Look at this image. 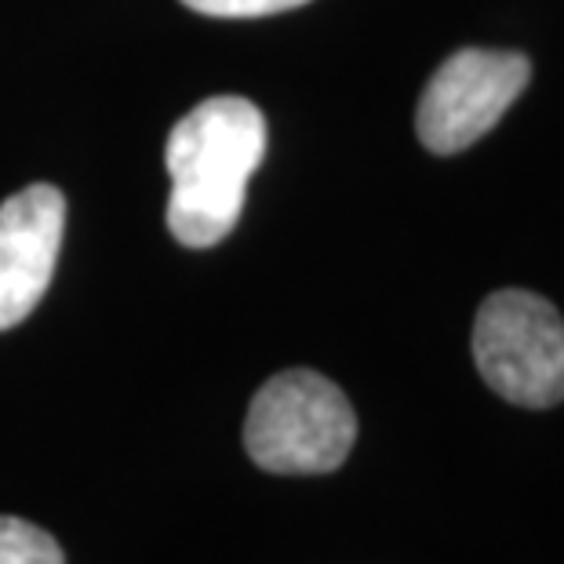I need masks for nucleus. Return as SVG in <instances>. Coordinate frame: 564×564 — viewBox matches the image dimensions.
Wrapping results in <instances>:
<instances>
[{
  "mask_svg": "<svg viewBox=\"0 0 564 564\" xmlns=\"http://www.w3.org/2000/svg\"><path fill=\"white\" fill-rule=\"evenodd\" d=\"M267 153V121L241 95L194 106L167 135V230L186 248H215L245 212L248 178Z\"/></svg>",
  "mask_w": 564,
  "mask_h": 564,
  "instance_id": "1",
  "label": "nucleus"
},
{
  "mask_svg": "<svg viewBox=\"0 0 564 564\" xmlns=\"http://www.w3.org/2000/svg\"><path fill=\"white\" fill-rule=\"evenodd\" d=\"M357 441V415L332 379L310 368L273 376L245 419V448L270 474L310 477L332 474Z\"/></svg>",
  "mask_w": 564,
  "mask_h": 564,
  "instance_id": "2",
  "label": "nucleus"
},
{
  "mask_svg": "<svg viewBox=\"0 0 564 564\" xmlns=\"http://www.w3.org/2000/svg\"><path fill=\"white\" fill-rule=\"evenodd\" d=\"M474 361L502 401L554 408L564 401V317L521 288L488 295L474 324Z\"/></svg>",
  "mask_w": 564,
  "mask_h": 564,
  "instance_id": "3",
  "label": "nucleus"
},
{
  "mask_svg": "<svg viewBox=\"0 0 564 564\" xmlns=\"http://www.w3.org/2000/svg\"><path fill=\"white\" fill-rule=\"evenodd\" d=\"M532 63L521 52L463 47L430 77L415 110V131L430 153L470 150L502 121L513 99L528 88Z\"/></svg>",
  "mask_w": 564,
  "mask_h": 564,
  "instance_id": "4",
  "label": "nucleus"
},
{
  "mask_svg": "<svg viewBox=\"0 0 564 564\" xmlns=\"http://www.w3.org/2000/svg\"><path fill=\"white\" fill-rule=\"evenodd\" d=\"M66 230V197L37 183L0 204V332L26 321L52 284Z\"/></svg>",
  "mask_w": 564,
  "mask_h": 564,
  "instance_id": "5",
  "label": "nucleus"
},
{
  "mask_svg": "<svg viewBox=\"0 0 564 564\" xmlns=\"http://www.w3.org/2000/svg\"><path fill=\"white\" fill-rule=\"evenodd\" d=\"M0 564H66V557L44 528L22 518H0Z\"/></svg>",
  "mask_w": 564,
  "mask_h": 564,
  "instance_id": "6",
  "label": "nucleus"
},
{
  "mask_svg": "<svg viewBox=\"0 0 564 564\" xmlns=\"http://www.w3.org/2000/svg\"><path fill=\"white\" fill-rule=\"evenodd\" d=\"M183 4L212 19H262V15H278V11H292L299 4H310V0H183Z\"/></svg>",
  "mask_w": 564,
  "mask_h": 564,
  "instance_id": "7",
  "label": "nucleus"
}]
</instances>
